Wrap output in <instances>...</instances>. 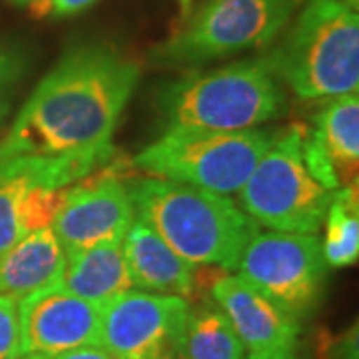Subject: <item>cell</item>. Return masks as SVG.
<instances>
[{
	"instance_id": "1",
	"label": "cell",
	"mask_w": 359,
	"mask_h": 359,
	"mask_svg": "<svg viewBox=\"0 0 359 359\" xmlns=\"http://www.w3.org/2000/svg\"><path fill=\"white\" fill-rule=\"evenodd\" d=\"M140 82V66L102 44H76L28 96L6 138L0 162L13 156L84 158L106 166L116 126Z\"/></svg>"
},
{
	"instance_id": "2",
	"label": "cell",
	"mask_w": 359,
	"mask_h": 359,
	"mask_svg": "<svg viewBox=\"0 0 359 359\" xmlns=\"http://www.w3.org/2000/svg\"><path fill=\"white\" fill-rule=\"evenodd\" d=\"M136 216L192 266L236 269L257 224L228 194L162 178L128 180Z\"/></svg>"
},
{
	"instance_id": "3",
	"label": "cell",
	"mask_w": 359,
	"mask_h": 359,
	"mask_svg": "<svg viewBox=\"0 0 359 359\" xmlns=\"http://www.w3.org/2000/svg\"><path fill=\"white\" fill-rule=\"evenodd\" d=\"M285 94L262 58L214 70H190L160 86L156 110L166 128L240 132L259 128L285 112Z\"/></svg>"
},
{
	"instance_id": "4",
	"label": "cell",
	"mask_w": 359,
	"mask_h": 359,
	"mask_svg": "<svg viewBox=\"0 0 359 359\" xmlns=\"http://www.w3.org/2000/svg\"><path fill=\"white\" fill-rule=\"evenodd\" d=\"M259 58L302 100L358 92V11L339 0H308L283 39Z\"/></svg>"
},
{
	"instance_id": "5",
	"label": "cell",
	"mask_w": 359,
	"mask_h": 359,
	"mask_svg": "<svg viewBox=\"0 0 359 359\" xmlns=\"http://www.w3.org/2000/svg\"><path fill=\"white\" fill-rule=\"evenodd\" d=\"M280 130L219 132L166 128L134 156V166L152 178L172 180L214 192H240Z\"/></svg>"
},
{
	"instance_id": "6",
	"label": "cell",
	"mask_w": 359,
	"mask_h": 359,
	"mask_svg": "<svg viewBox=\"0 0 359 359\" xmlns=\"http://www.w3.org/2000/svg\"><path fill=\"white\" fill-rule=\"evenodd\" d=\"M304 0H208L188 22L148 52L156 68H198L271 46Z\"/></svg>"
},
{
	"instance_id": "7",
	"label": "cell",
	"mask_w": 359,
	"mask_h": 359,
	"mask_svg": "<svg viewBox=\"0 0 359 359\" xmlns=\"http://www.w3.org/2000/svg\"><path fill=\"white\" fill-rule=\"evenodd\" d=\"M304 126L280 130L278 138L240 190L242 210L273 231L316 233L334 194L309 174L302 156Z\"/></svg>"
},
{
	"instance_id": "8",
	"label": "cell",
	"mask_w": 359,
	"mask_h": 359,
	"mask_svg": "<svg viewBox=\"0 0 359 359\" xmlns=\"http://www.w3.org/2000/svg\"><path fill=\"white\" fill-rule=\"evenodd\" d=\"M236 269L245 282L299 321L320 308L327 264L316 233L257 231L245 245Z\"/></svg>"
},
{
	"instance_id": "9",
	"label": "cell",
	"mask_w": 359,
	"mask_h": 359,
	"mask_svg": "<svg viewBox=\"0 0 359 359\" xmlns=\"http://www.w3.org/2000/svg\"><path fill=\"white\" fill-rule=\"evenodd\" d=\"M188 311L178 295L128 290L102 306L100 347L116 359H176Z\"/></svg>"
},
{
	"instance_id": "10",
	"label": "cell",
	"mask_w": 359,
	"mask_h": 359,
	"mask_svg": "<svg viewBox=\"0 0 359 359\" xmlns=\"http://www.w3.org/2000/svg\"><path fill=\"white\" fill-rule=\"evenodd\" d=\"M212 299L228 316L248 359H299L302 321L244 278L218 273Z\"/></svg>"
},
{
	"instance_id": "11",
	"label": "cell",
	"mask_w": 359,
	"mask_h": 359,
	"mask_svg": "<svg viewBox=\"0 0 359 359\" xmlns=\"http://www.w3.org/2000/svg\"><path fill=\"white\" fill-rule=\"evenodd\" d=\"M20 355L56 358L78 347L100 346L102 306L52 283L18 302Z\"/></svg>"
},
{
	"instance_id": "12",
	"label": "cell",
	"mask_w": 359,
	"mask_h": 359,
	"mask_svg": "<svg viewBox=\"0 0 359 359\" xmlns=\"http://www.w3.org/2000/svg\"><path fill=\"white\" fill-rule=\"evenodd\" d=\"M134 216L126 182L114 174H90L66 190L50 228L68 256L108 240H124Z\"/></svg>"
},
{
	"instance_id": "13",
	"label": "cell",
	"mask_w": 359,
	"mask_h": 359,
	"mask_svg": "<svg viewBox=\"0 0 359 359\" xmlns=\"http://www.w3.org/2000/svg\"><path fill=\"white\" fill-rule=\"evenodd\" d=\"M122 250L134 287L150 294L178 295L186 302L196 297L198 276L192 264L178 256L140 216L132 219Z\"/></svg>"
},
{
	"instance_id": "14",
	"label": "cell",
	"mask_w": 359,
	"mask_h": 359,
	"mask_svg": "<svg viewBox=\"0 0 359 359\" xmlns=\"http://www.w3.org/2000/svg\"><path fill=\"white\" fill-rule=\"evenodd\" d=\"M65 264V248L52 228L30 231L0 254V295L20 302L58 282Z\"/></svg>"
},
{
	"instance_id": "15",
	"label": "cell",
	"mask_w": 359,
	"mask_h": 359,
	"mask_svg": "<svg viewBox=\"0 0 359 359\" xmlns=\"http://www.w3.org/2000/svg\"><path fill=\"white\" fill-rule=\"evenodd\" d=\"M56 285L98 306L132 290L122 240H108L68 254Z\"/></svg>"
},
{
	"instance_id": "16",
	"label": "cell",
	"mask_w": 359,
	"mask_h": 359,
	"mask_svg": "<svg viewBox=\"0 0 359 359\" xmlns=\"http://www.w3.org/2000/svg\"><path fill=\"white\" fill-rule=\"evenodd\" d=\"M309 132L332 160L339 182L355 186L359 162V98L347 92L330 98L313 120Z\"/></svg>"
},
{
	"instance_id": "17",
	"label": "cell",
	"mask_w": 359,
	"mask_h": 359,
	"mask_svg": "<svg viewBox=\"0 0 359 359\" xmlns=\"http://www.w3.org/2000/svg\"><path fill=\"white\" fill-rule=\"evenodd\" d=\"M244 346L228 316L212 302L190 306L182 355L186 359H244Z\"/></svg>"
},
{
	"instance_id": "18",
	"label": "cell",
	"mask_w": 359,
	"mask_h": 359,
	"mask_svg": "<svg viewBox=\"0 0 359 359\" xmlns=\"http://www.w3.org/2000/svg\"><path fill=\"white\" fill-rule=\"evenodd\" d=\"M323 222L325 238L321 242V254L327 268L353 266L359 257V214L355 186L335 190Z\"/></svg>"
},
{
	"instance_id": "19",
	"label": "cell",
	"mask_w": 359,
	"mask_h": 359,
	"mask_svg": "<svg viewBox=\"0 0 359 359\" xmlns=\"http://www.w3.org/2000/svg\"><path fill=\"white\" fill-rule=\"evenodd\" d=\"M20 355V323L18 302L0 295V359H14Z\"/></svg>"
},
{
	"instance_id": "20",
	"label": "cell",
	"mask_w": 359,
	"mask_h": 359,
	"mask_svg": "<svg viewBox=\"0 0 359 359\" xmlns=\"http://www.w3.org/2000/svg\"><path fill=\"white\" fill-rule=\"evenodd\" d=\"M22 72V56L18 52L0 46V108L4 106V98L14 80Z\"/></svg>"
},
{
	"instance_id": "21",
	"label": "cell",
	"mask_w": 359,
	"mask_h": 359,
	"mask_svg": "<svg viewBox=\"0 0 359 359\" xmlns=\"http://www.w3.org/2000/svg\"><path fill=\"white\" fill-rule=\"evenodd\" d=\"M327 359H358V330H349L346 335L335 339Z\"/></svg>"
},
{
	"instance_id": "22",
	"label": "cell",
	"mask_w": 359,
	"mask_h": 359,
	"mask_svg": "<svg viewBox=\"0 0 359 359\" xmlns=\"http://www.w3.org/2000/svg\"><path fill=\"white\" fill-rule=\"evenodd\" d=\"M96 0H46L48 13L54 16H72L90 8Z\"/></svg>"
},
{
	"instance_id": "23",
	"label": "cell",
	"mask_w": 359,
	"mask_h": 359,
	"mask_svg": "<svg viewBox=\"0 0 359 359\" xmlns=\"http://www.w3.org/2000/svg\"><path fill=\"white\" fill-rule=\"evenodd\" d=\"M50 359H116L112 353H108L104 347L100 346H86V347H78V349H72V351H66V353H60L56 358Z\"/></svg>"
},
{
	"instance_id": "24",
	"label": "cell",
	"mask_w": 359,
	"mask_h": 359,
	"mask_svg": "<svg viewBox=\"0 0 359 359\" xmlns=\"http://www.w3.org/2000/svg\"><path fill=\"white\" fill-rule=\"evenodd\" d=\"M180 2V11L184 16H188V14L192 13V0H178Z\"/></svg>"
},
{
	"instance_id": "25",
	"label": "cell",
	"mask_w": 359,
	"mask_h": 359,
	"mask_svg": "<svg viewBox=\"0 0 359 359\" xmlns=\"http://www.w3.org/2000/svg\"><path fill=\"white\" fill-rule=\"evenodd\" d=\"M341 4H346L347 8H351V11H358V4L359 0H339Z\"/></svg>"
},
{
	"instance_id": "26",
	"label": "cell",
	"mask_w": 359,
	"mask_h": 359,
	"mask_svg": "<svg viewBox=\"0 0 359 359\" xmlns=\"http://www.w3.org/2000/svg\"><path fill=\"white\" fill-rule=\"evenodd\" d=\"M14 359H48L44 358V355H34V353H25V355H18V358Z\"/></svg>"
},
{
	"instance_id": "27",
	"label": "cell",
	"mask_w": 359,
	"mask_h": 359,
	"mask_svg": "<svg viewBox=\"0 0 359 359\" xmlns=\"http://www.w3.org/2000/svg\"><path fill=\"white\" fill-rule=\"evenodd\" d=\"M13 2H16V4H28V6H32V4H36V2H40V0H13Z\"/></svg>"
},
{
	"instance_id": "28",
	"label": "cell",
	"mask_w": 359,
	"mask_h": 359,
	"mask_svg": "<svg viewBox=\"0 0 359 359\" xmlns=\"http://www.w3.org/2000/svg\"><path fill=\"white\" fill-rule=\"evenodd\" d=\"M176 359H186V358H184V355H178V358H176Z\"/></svg>"
}]
</instances>
